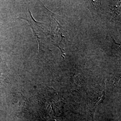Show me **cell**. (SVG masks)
<instances>
[{
    "label": "cell",
    "mask_w": 121,
    "mask_h": 121,
    "mask_svg": "<svg viewBox=\"0 0 121 121\" xmlns=\"http://www.w3.org/2000/svg\"><path fill=\"white\" fill-rule=\"evenodd\" d=\"M9 73L7 65L0 57V84L3 83L7 80Z\"/></svg>",
    "instance_id": "6da1fadb"
}]
</instances>
